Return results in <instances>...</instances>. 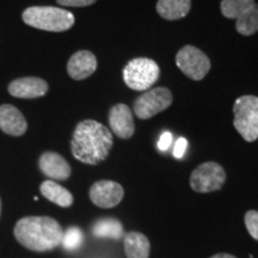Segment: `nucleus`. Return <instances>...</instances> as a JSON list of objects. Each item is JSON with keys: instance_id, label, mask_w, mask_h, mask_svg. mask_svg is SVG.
<instances>
[{"instance_id": "1", "label": "nucleus", "mask_w": 258, "mask_h": 258, "mask_svg": "<svg viewBox=\"0 0 258 258\" xmlns=\"http://www.w3.org/2000/svg\"><path fill=\"white\" fill-rule=\"evenodd\" d=\"M112 145V134L104 124L95 120H83L74 129L71 150L80 163L97 165L108 158Z\"/></svg>"}, {"instance_id": "2", "label": "nucleus", "mask_w": 258, "mask_h": 258, "mask_svg": "<svg viewBox=\"0 0 258 258\" xmlns=\"http://www.w3.org/2000/svg\"><path fill=\"white\" fill-rule=\"evenodd\" d=\"M15 237L24 247L46 252L54 250L62 241L63 230L55 219L50 217H25L15 225Z\"/></svg>"}, {"instance_id": "3", "label": "nucleus", "mask_w": 258, "mask_h": 258, "mask_svg": "<svg viewBox=\"0 0 258 258\" xmlns=\"http://www.w3.org/2000/svg\"><path fill=\"white\" fill-rule=\"evenodd\" d=\"M22 18L29 27L50 32L70 30L76 22L72 12L54 6H31L23 12Z\"/></svg>"}, {"instance_id": "4", "label": "nucleus", "mask_w": 258, "mask_h": 258, "mask_svg": "<svg viewBox=\"0 0 258 258\" xmlns=\"http://www.w3.org/2000/svg\"><path fill=\"white\" fill-rule=\"evenodd\" d=\"M234 128L247 143L258 139V97L245 95L237 98L233 105Z\"/></svg>"}, {"instance_id": "5", "label": "nucleus", "mask_w": 258, "mask_h": 258, "mask_svg": "<svg viewBox=\"0 0 258 258\" xmlns=\"http://www.w3.org/2000/svg\"><path fill=\"white\" fill-rule=\"evenodd\" d=\"M159 74L156 61L148 57H135L124 66L123 80L129 89L147 91L159 78Z\"/></svg>"}, {"instance_id": "6", "label": "nucleus", "mask_w": 258, "mask_h": 258, "mask_svg": "<svg viewBox=\"0 0 258 258\" xmlns=\"http://www.w3.org/2000/svg\"><path fill=\"white\" fill-rule=\"evenodd\" d=\"M226 172L220 164L207 161L196 167L190 176V186L194 191L207 194L220 190L225 184Z\"/></svg>"}, {"instance_id": "7", "label": "nucleus", "mask_w": 258, "mask_h": 258, "mask_svg": "<svg viewBox=\"0 0 258 258\" xmlns=\"http://www.w3.org/2000/svg\"><path fill=\"white\" fill-rule=\"evenodd\" d=\"M172 92L166 88L147 90L134 102V112L140 120H148L172 104Z\"/></svg>"}, {"instance_id": "8", "label": "nucleus", "mask_w": 258, "mask_h": 258, "mask_svg": "<svg viewBox=\"0 0 258 258\" xmlns=\"http://www.w3.org/2000/svg\"><path fill=\"white\" fill-rule=\"evenodd\" d=\"M177 67L192 80H202L211 70L209 57L194 46H184L176 55Z\"/></svg>"}, {"instance_id": "9", "label": "nucleus", "mask_w": 258, "mask_h": 258, "mask_svg": "<svg viewBox=\"0 0 258 258\" xmlns=\"http://www.w3.org/2000/svg\"><path fill=\"white\" fill-rule=\"evenodd\" d=\"M90 200L99 208L116 207L124 196V190L120 183L114 180H98L90 188Z\"/></svg>"}, {"instance_id": "10", "label": "nucleus", "mask_w": 258, "mask_h": 258, "mask_svg": "<svg viewBox=\"0 0 258 258\" xmlns=\"http://www.w3.org/2000/svg\"><path fill=\"white\" fill-rule=\"evenodd\" d=\"M49 85L44 79L38 77H23L12 80L8 91L12 97L23 99H35L47 95Z\"/></svg>"}, {"instance_id": "11", "label": "nucleus", "mask_w": 258, "mask_h": 258, "mask_svg": "<svg viewBox=\"0 0 258 258\" xmlns=\"http://www.w3.org/2000/svg\"><path fill=\"white\" fill-rule=\"evenodd\" d=\"M109 125L116 137L120 139H131L134 135L135 125L133 112L127 104L118 103L109 111Z\"/></svg>"}, {"instance_id": "12", "label": "nucleus", "mask_w": 258, "mask_h": 258, "mask_svg": "<svg viewBox=\"0 0 258 258\" xmlns=\"http://www.w3.org/2000/svg\"><path fill=\"white\" fill-rule=\"evenodd\" d=\"M38 167L44 176L54 180H66L70 178L72 169L61 154L47 151L38 158Z\"/></svg>"}, {"instance_id": "13", "label": "nucleus", "mask_w": 258, "mask_h": 258, "mask_svg": "<svg viewBox=\"0 0 258 258\" xmlns=\"http://www.w3.org/2000/svg\"><path fill=\"white\" fill-rule=\"evenodd\" d=\"M0 131L11 137H22L27 133L28 122L22 111L15 105H0Z\"/></svg>"}, {"instance_id": "14", "label": "nucleus", "mask_w": 258, "mask_h": 258, "mask_svg": "<svg viewBox=\"0 0 258 258\" xmlns=\"http://www.w3.org/2000/svg\"><path fill=\"white\" fill-rule=\"evenodd\" d=\"M97 57L89 50H79L70 57L67 62V73L74 80H84L96 72Z\"/></svg>"}, {"instance_id": "15", "label": "nucleus", "mask_w": 258, "mask_h": 258, "mask_svg": "<svg viewBox=\"0 0 258 258\" xmlns=\"http://www.w3.org/2000/svg\"><path fill=\"white\" fill-rule=\"evenodd\" d=\"M124 252L127 258H148L151 244L146 235L140 232H128L123 237Z\"/></svg>"}, {"instance_id": "16", "label": "nucleus", "mask_w": 258, "mask_h": 258, "mask_svg": "<svg viewBox=\"0 0 258 258\" xmlns=\"http://www.w3.org/2000/svg\"><path fill=\"white\" fill-rule=\"evenodd\" d=\"M40 191L48 201L55 203L59 207L69 208L73 205V195L70 190L57 184L54 180H44L40 186Z\"/></svg>"}, {"instance_id": "17", "label": "nucleus", "mask_w": 258, "mask_h": 258, "mask_svg": "<svg viewBox=\"0 0 258 258\" xmlns=\"http://www.w3.org/2000/svg\"><path fill=\"white\" fill-rule=\"evenodd\" d=\"M191 9V0H158L157 12L161 18L177 21L184 18Z\"/></svg>"}, {"instance_id": "18", "label": "nucleus", "mask_w": 258, "mask_h": 258, "mask_svg": "<svg viewBox=\"0 0 258 258\" xmlns=\"http://www.w3.org/2000/svg\"><path fill=\"white\" fill-rule=\"evenodd\" d=\"M93 235L98 238L121 239L124 235L123 226L115 218H103L97 220L92 227Z\"/></svg>"}, {"instance_id": "19", "label": "nucleus", "mask_w": 258, "mask_h": 258, "mask_svg": "<svg viewBox=\"0 0 258 258\" xmlns=\"http://www.w3.org/2000/svg\"><path fill=\"white\" fill-rule=\"evenodd\" d=\"M237 31L244 36H251L258 31V4H254L249 11L237 19Z\"/></svg>"}, {"instance_id": "20", "label": "nucleus", "mask_w": 258, "mask_h": 258, "mask_svg": "<svg viewBox=\"0 0 258 258\" xmlns=\"http://www.w3.org/2000/svg\"><path fill=\"white\" fill-rule=\"evenodd\" d=\"M254 5V0H222L220 9L228 19H238Z\"/></svg>"}, {"instance_id": "21", "label": "nucleus", "mask_w": 258, "mask_h": 258, "mask_svg": "<svg viewBox=\"0 0 258 258\" xmlns=\"http://www.w3.org/2000/svg\"><path fill=\"white\" fill-rule=\"evenodd\" d=\"M84 240V234L79 227H70L66 232H63L62 244L63 249L67 251H74L82 246Z\"/></svg>"}, {"instance_id": "22", "label": "nucleus", "mask_w": 258, "mask_h": 258, "mask_svg": "<svg viewBox=\"0 0 258 258\" xmlns=\"http://www.w3.org/2000/svg\"><path fill=\"white\" fill-rule=\"evenodd\" d=\"M244 221L249 234L253 238L254 240H258V212L257 211L246 212Z\"/></svg>"}, {"instance_id": "23", "label": "nucleus", "mask_w": 258, "mask_h": 258, "mask_svg": "<svg viewBox=\"0 0 258 258\" xmlns=\"http://www.w3.org/2000/svg\"><path fill=\"white\" fill-rule=\"evenodd\" d=\"M61 6H72V8H85L95 4L97 0H56Z\"/></svg>"}, {"instance_id": "24", "label": "nucleus", "mask_w": 258, "mask_h": 258, "mask_svg": "<svg viewBox=\"0 0 258 258\" xmlns=\"http://www.w3.org/2000/svg\"><path fill=\"white\" fill-rule=\"evenodd\" d=\"M171 141H172V135L169 132H165V133L161 134L159 141H158V148L160 151H166L170 147Z\"/></svg>"}, {"instance_id": "25", "label": "nucleus", "mask_w": 258, "mask_h": 258, "mask_svg": "<svg viewBox=\"0 0 258 258\" xmlns=\"http://www.w3.org/2000/svg\"><path fill=\"white\" fill-rule=\"evenodd\" d=\"M185 148H186V140H185V139H183V138H179L178 140H177L176 145H175L173 156H175L176 158H178V159H180V158L184 156Z\"/></svg>"}, {"instance_id": "26", "label": "nucleus", "mask_w": 258, "mask_h": 258, "mask_svg": "<svg viewBox=\"0 0 258 258\" xmlns=\"http://www.w3.org/2000/svg\"><path fill=\"white\" fill-rule=\"evenodd\" d=\"M209 258H237V257H234L233 254H230V253H217Z\"/></svg>"}, {"instance_id": "27", "label": "nucleus", "mask_w": 258, "mask_h": 258, "mask_svg": "<svg viewBox=\"0 0 258 258\" xmlns=\"http://www.w3.org/2000/svg\"><path fill=\"white\" fill-rule=\"evenodd\" d=\"M0 215H2V199H0Z\"/></svg>"}]
</instances>
